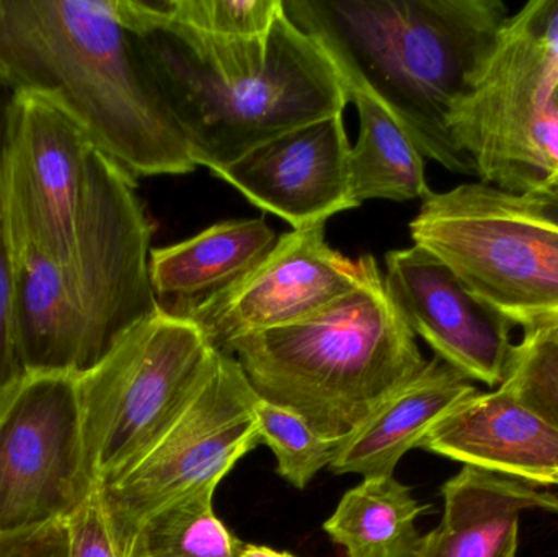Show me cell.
I'll return each instance as SVG.
<instances>
[{"label": "cell", "instance_id": "29", "mask_svg": "<svg viewBox=\"0 0 558 557\" xmlns=\"http://www.w3.org/2000/svg\"><path fill=\"white\" fill-rule=\"evenodd\" d=\"M241 557H295L289 553L277 552V549L267 548V546L244 545Z\"/></svg>", "mask_w": 558, "mask_h": 557}, {"label": "cell", "instance_id": "20", "mask_svg": "<svg viewBox=\"0 0 558 557\" xmlns=\"http://www.w3.org/2000/svg\"><path fill=\"white\" fill-rule=\"evenodd\" d=\"M429 510L396 477H364L341 497L324 530L347 557H416L423 538L416 520Z\"/></svg>", "mask_w": 558, "mask_h": 557}, {"label": "cell", "instance_id": "31", "mask_svg": "<svg viewBox=\"0 0 558 557\" xmlns=\"http://www.w3.org/2000/svg\"><path fill=\"white\" fill-rule=\"evenodd\" d=\"M553 486H558V476L554 480Z\"/></svg>", "mask_w": 558, "mask_h": 557}, {"label": "cell", "instance_id": "23", "mask_svg": "<svg viewBox=\"0 0 558 557\" xmlns=\"http://www.w3.org/2000/svg\"><path fill=\"white\" fill-rule=\"evenodd\" d=\"M218 487H206L154 513L137 530L126 557H241L239 542L216 517Z\"/></svg>", "mask_w": 558, "mask_h": 557}, {"label": "cell", "instance_id": "15", "mask_svg": "<svg viewBox=\"0 0 558 557\" xmlns=\"http://www.w3.org/2000/svg\"><path fill=\"white\" fill-rule=\"evenodd\" d=\"M418 448L533 486L558 476V428L501 388L452 409Z\"/></svg>", "mask_w": 558, "mask_h": 557}, {"label": "cell", "instance_id": "11", "mask_svg": "<svg viewBox=\"0 0 558 557\" xmlns=\"http://www.w3.org/2000/svg\"><path fill=\"white\" fill-rule=\"evenodd\" d=\"M94 144L38 95H13L2 157L10 258L35 251L58 265L74 254Z\"/></svg>", "mask_w": 558, "mask_h": 557}, {"label": "cell", "instance_id": "26", "mask_svg": "<svg viewBox=\"0 0 558 557\" xmlns=\"http://www.w3.org/2000/svg\"><path fill=\"white\" fill-rule=\"evenodd\" d=\"M15 92L0 81V408L25 378L12 330V258L2 205V157L10 105Z\"/></svg>", "mask_w": 558, "mask_h": 557}, {"label": "cell", "instance_id": "13", "mask_svg": "<svg viewBox=\"0 0 558 557\" xmlns=\"http://www.w3.org/2000/svg\"><path fill=\"white\" fill-rule=\"evenodd\" d=\"M384 287L441 362L490 388L505 382L513 326L472 296L438 258L416 245L387 252Z\"/></svg>", "mask_w": 558, "mask_h": 557}, {"label": "cell", "instance_id": "27", "mask_svg": "<svg viewBox=\"0 0 558 557\" xmlns=\"http://www.w3.org/2000/svg\"><path fill=\"white\" fill-rule=\"evenodd\" d=\"M65 523L69 532V557H123L111 535L98 489Z\"/></svg>", "mask_w": 558, "mask_h": 557}, {"label": "cell", "instance_id": "30", "mask_svg": "<svg viewBox=\"0 0 558 557\" xmlns=\"http://www.w3.org/2000/svg\"><path fill=\"white\" fill-rule=\"evenodd\" d=\"M556 98L558 108V84L556 88ZM541 198H543L544 202H546L547 205L550 206V208L556 209V211L558 213V175L556 182H554L553 190H550V192L547 193L546 196H541Z\"/></svg>", "mask_w": 558, "mask_h": 557}, {"label": "cell", "instance_id": "28", "mask_svg": "<svg viewBox=\"0 0 558 557\" xmlns=\"http://www.w3.org/2000/svg\"><path fill=\"white\" fill-rule=\"evenodd\" d=\"M0 557H69L68 523L0 535Z\"/></svg>", "mask_w": 558, "mask_h": 557}, {"label": "cell", "instance_id": "8", "mask_svg": "<svg viewBox=\"0 0 558 557\" xmlns=\"http://www.w3.org/2000/svg\"><path fill=\"white\" fill-rule=\"evenodd\" d=\"M258 398L241 363L215 350L182 414L160 440L98 489L118 552L126 557L137 530L154 513L206 487H218L248 451L262 444Z\"/></svg>", "mask_w": 558, "mask_h": 557}, {"label": "cell", "instance_id": "19", "mask_svg": "<svg viewBox=\"0 0 558 557\" xmlns=\"http://www.w3.org/2000/svg\"><path fill=\"white\" fill-rule=\"evenodd\" d=\"M277 242L265 219H229L179 244L153 249L154 293L173 304L205 300L248 274Z\"/></svg>", "mask_w": 558, "mask_h": 557}, {"label": "cell", "instance_id": "4", "mask_svg": "<svg viewBox=\"0 0 558 557\" xmlns=\"http://www.w3.org/2000/svg\"><path fill=\"white\" fill-rule=\"evenodd\" d=\"M262 399L291 409L322 437L347 440L428 360L387 294L383 271L294 323L222 349Z\"/></svg>", "mask_w": 558, "mask_h": 557}, {"label": "cell", "instance_id": "3", "mask_svg": "<svg viewBox=\"0 0 558 557\" xmlns=\"http://www.w3.org/2000/svg\"><path fill=\"white\" fill-rule=\"evenodd\" d=\"M134 35L190 157L211 172L350 104L330 56L286 10L258 39L221 41L170 26Z\"/></svg>", "mask_w": 558, "mask_h": 557}, {"label": "cell", "instance_id": "12", "mask_svg": "<svg viewBox=\"0 0 558 557\" xmlns=\"http://www.w3.org/2000/svg\"><path fill=\"white\" fill-rule=\"evenodd\" d=\"M377 270L373 255L354 261L335 251L325 239V225L292 229L235 283L167 310L192 319L209 343L222 350L239 337L315 313L366 283Z\"/></svg>", "mask_w": 558, "mask_h": 557}, {"label": "cell", "instance_id": "16", "mask_svg": "<svg viewBox=\"0 0 558 557\" xmlns=\"http://www.w3.org/2000/svg\"><path fill=\"white\" fill-rule=\"evenodd\" d=\"M539 486L462 467L441 487L445 512L416 557H517L524 512L558 513V496Z\"/></svg>", "mask_w": 558, "mask_h": 557}, {"label": "cell", "instance_id": "5", "mask_svg": "<svg viewBox=\"0 0 558 557\" xmlns=\"http://www.w3.org/2000/svg\"><path fill=\"white\" fill-rule=\"evenodd\" d=\"M558 0L508 15L448 118L481 182L546 196L558 175Z\"/></svg>", "mask_w": 558, "mask_h": 557}, {"label": "cell", "instance_id": "10", "mask_svg": "<svg viewBox=\"0 0 558 557\" xmlns=\"http://www.w3.org/2000/svg\"><path fill=\"white\" fill-rule=\"evenodd\" d=\"M95 491L75 376L26 375L0 408V535L65 522Z\"/></svg>", "mask_w": 558, "mask_h": 557}, {"label": "cell", "instance_id": "18", "mask_svg": "<svg viewBox=\"0 0 558 557\" xmlns=\"http://www.w3.org/2000/svg\"><path fill=\"white\" fill-rule=\"evenodd\" d=\"M10 303L25 375L78 376L92 368L84 324L65 296L58 264L35 251L13 257Z\"/></svg>", "mask_w": 558, "mask_h": 557}, {"label": "cell", "instance_id": "21", "mask_svg": "<svg viewBox=\"0 0 558 557\" xmlns=\"http://www.w3.org/2000/svg\"><path fill=\"white\" fill-rule=\"evenodd\" d=\"M356 105L360 136L350 153V189L354 202L426 199L432 189L425 157L392 114L371 95L347 90Z\"/></svg>", "mask_w": 558, "mask_h": 557}, {"label": "cell", "instance_id": "17", "mask_svg": "<svg viewBox=\"0 0 558 557\" xmlns=\"http://www.w3.org/2000/svg\"><path fill=\"white\" fill-rule=\"evenodd\" d=\"M477 392L471 379L435 356L343 441L331 470L393 476L403 455L418 448L436 424Z\"/></svg>", "mask_w": 558, "mask_h": 557}, {"label": "cell", "instance_id": "14", "mask_svg": "<svg viewBox=\"0 0 558 557\" xmlns=\"http://www.w3.org/2000/svg\"><path fill=\"white\" fill-rule=\"evenodd\" d=\"M350 153L338 113L286 131L211 173L292 229H305L360 206L351 195Z\"/></svg>", "mask_w": 558, "mask_h": 557}, {"label": "cell", "instance_id": "24", "mask_svg": "<svg viewBox=\"0 0 558 557\" xmlns=\"http://www.w3.org/2000/svg\"><path fill=\"white\" fill-rule=\"evenodd\" d=\"M254 414L262 444L277 458L279 476L295 489H305L318 471L331 467L344 441L322 437L298 412L260 396L255 399Z\"/></svg>", "mask_w": 558, "mask_h": 557}, {"label": "cell", "instance_id": "6", "mask_svg": "<svg viewBox=\"0 0 558 557\" xmlns=\"http://www.w3.org/2000/svg\"><path fill=\"white\" fill-rule=\"evenodd\" d=\"M409 228L413 245L511 326L558 324V213L541 196L462 183L423 199Z\"/></svg>", "mask_w": 558, "mask_h": 557}, {"label": "cell", "instance_id": "2", "mask_svg": "<svg viewBox=\"0 0 558 557\" xmlns=\"http://www.w3.org/2000/svg\"><path fill=\"white\" fill-rule=\"evenodd\" d=\"M337 65L344 88L376 98L425 159L477 177L448 118L508 19L501 0H282Z\"/></svg>", "mask_w": 558, "mask_h": 557}, {"label": "cell", "instance_id": "1", "mask_svg": "<svg viewBox=\"0 0 558 557\" xmlns=\"http://www.w3.org/2000/svg\"><path fill=\"white\" fill-rule=\"evenodd\" d=\"M0 81L54 105L136 180L196 169L114 0H0Z\"/></svg>", "mask_w": 558, "mask_h": 557}, {"label": "cell", "instance_id": "9", "mask_svg": "<svg viewBox=\"0 0 558 557\" xmlns=\"http://www.w3.org/2000/svg\"><path fill=\"white\" fill-rule=\"evenodd\" d=\"M136 182L113 159L94 150L74 254L59 265L65 296L84 324L92 366L118 337L160 307L149 274L153 222Z\"/></svg>", "mask_w": 558, "mask_h": 557}, {"label": "cell", "instance_id": "25", "mask_svg": "<svg viewBox=\"0 0 558 557\" xmlns=\"http://www.w3.org/2000/svg\"><path fill=\"white\" fill-rule=\"evenodd\" d=\"M498 388L558 428V324L524 332Z\"/></svg>", "mask_w": 558, "mask_h": 557}, {"label": "cell", "instance_id": "7", "mask_svg": "<svg viewBox=\"0 0 558 557\" xmlns=\"http://www.w3.org/2000/svg\"><path fill=\"white\" fill-rule=\"evenodd\" d=\"M215 350L192 319L160 304L75 376L85 468L95 489L126 473L169 431Z\"/></svg>", "mask_w": 558, "mask_h": 557}, {"label": "cell", "instance_id": "22", "mask_svg": "<svg viewBox=\"0 0 558 557\" xmlns=\"http://www.w3.org/2000/svg\"><path fill=\"white\" fill-rule=\"evenodd\" d=\"M114 5L133 33L170 26L221 41L264 38L284 12L282 0H114Z\"/></svg>", "mask_w": 558, "mask_h": 557}]
</instances>
